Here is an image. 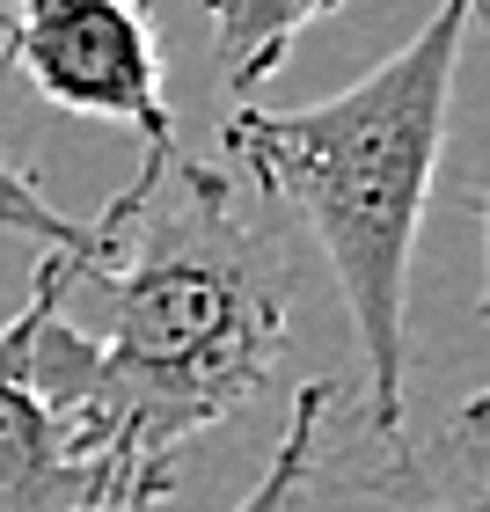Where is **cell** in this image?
Here are the masks:
<instances>
[{
  "label": "cell",
  "mask_w": 490,
  "mask_h": 512,
  "mask_svg": "<svg viewBox=\"0 0 490 512\" xmlns=\"http://www.w3.org/2000/svg\"><path fill=\"white\" fill-rule=\"evenodd\" d=\"M30 366L96 469L103 512L176 498L191 439L264 395L293 330V271L271 227L205 161L147 154L88 227V256H44Z\"/></svg>",
  "instance_id": "obj_1"
},
{
  "label": "cell",
  "mask_w": 490,
  "mask_h": 512,
  "mask_svg": "<svg viewBox=\"0 0 490 512\" xmlns=\"http://www.w3.org/2000/svg\"><path fill=\"white\" fill-rule=\"evenodd\" d=\"M483 22V0H439L410 44L308 110H235L220 125L227 161L256 191L286 198L308 220L315 249L352 308L366 359V417L381 439H403L410 374V256L432 205V169L447 139L454 74Z\"/></svg>",
  "instance_id": "obj_2"
},
{
  "label": "cell",
  "mask_w": 490,
  "mask_h": 512,
  "mask_svg": "<svg viewBox=\"0 0 490 512\" xmlns=\"http://www.w3.org/2000/svg\"><path fill=\"white\" fill-rule=\"evenodd\" d=\"M0 59L44 103L132 125L147 154H176L154 0H0Z\"/></svg>",
  "instance_id": "obj_3"
},
{
  "label": "cell",
  "mask_w": 490,
  "mask_h": 512,
  "mask_svg": "<svg viewBox=\"0 0 490 512\" xmlns=\"http://www.w3.org/2000/svg\"><path fill=\"white\" fill-rule=\"evenodd\" d=\"M30 337H37V293L0 330V512H103L81 439L37 388Z\"/></svg>",
  "instance_id": "obj_4"
},
{
  "label": "cell",
  "mask_w": 490,
  "mask_h": 512,
  "mask_svg": "<svg viewBox=\"0 0 490 512\" xmlns=\"http://www.w3.org/2000/svg\"><path fill=\"white\" fill-rule=\"evenodd\" d=\"M352 512H490V403L469 395L425 439H388V461L359 483Z\"/></svg>",
  "instance_id": "obj_5"
},
{
  "label": "cell",
  "mask_w": 490,
  "mask_h": 512,
  "mask_svg": "<svg viewBox=\"0 0 490 512\" xmlns=\"http://www.w3.org/2000/svg\"><path fill=\"white\" fill-rule=\"evenodd\" d=\"M205 22H213V59H220V81L235 96H256L286 52L300 44V30L322 15H337L344 0H198Z\"/></svg>",
  "instance_id": "obj_6"
},
{
  "label": "cell",
  "mask_w": 490,
  "mask_h": 512,
  "mask_svg": "<svg viewBox=\"0 0 490 512\" xmlns=\"http://www.w3.org/2000/svg\"><path fill=\"white\" fill-rule=\"evenodd\" d=\"M330 403H337L330 381H308V388L293 395L286 432H278V447L264 461V476H256V491L235 512H300V498L315 491V461H322V432H330Z\"/></svg>",
  "instance_id": "obj_7"
},
{
  "label": "cell",
  "mask_w": 490,
  "mask_h": 512,
  "mask_svg": "<svg viewBox=\"0 0 490 512\" xmlns=\"http://www.w3.org/2000/svg\"><path fill=\"white\" fill-rule=\"evenodd\" d=\"M0 235H22V242H37V249H52V256H88V227L81 220H66L52 198H44V183L37 176H22L8 154H0Z\"/></svg>",
  "instance_id": "obj_8"
}]
</instances>
